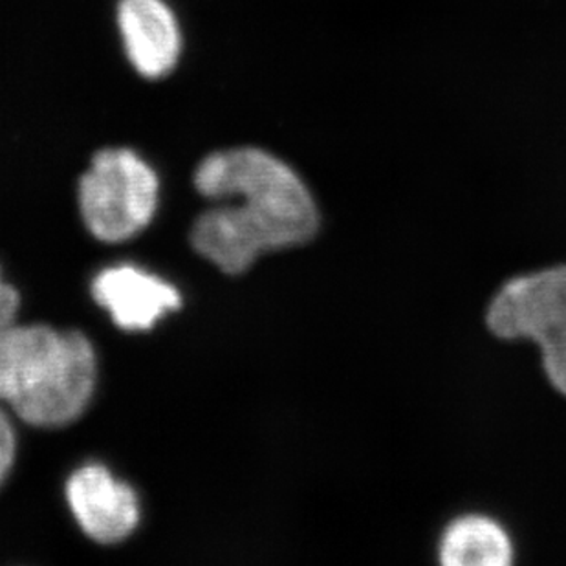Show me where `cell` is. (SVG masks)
<instances>
[{"mask_svg":"<svg viewBox=\"0 0 566 566\" xmlns=\"http://www.w3.org/2000/svg\"><path fill=\"white\" fill-rule=\"evenodd\" d=\"M15 431L11 426L10 418L0 409V486L4 484L10 475L13 462H15Z\"/></svg>","mask_w":566,"mask_h":566,"instance_id":"obj_9","label":"cell"},{"mask_svg":"<svg viewBox=\"0 0 566 566\" xmlns=\"http://www.w3.org/2000/svg\"><path fill=\"white\" fill-rule=\"evenodd\" d=\"M192 182L202 197L235 202L200 214L191 231L192 248L228 275L247 272L262 253L305 244L319 228L300 175L261 147L214 150Z\"/></svg>","mask_w":566,"mask_h":566,"instance_id":"obj_1","label":"cell"},{"mask_svg":"<svg viewBox=\"0 0 566 566\" xmlns=\"http://www.w3.org/2000/svg\"><path fill=\"white\" fill-rule=\"evenodd\" d=\"M488 326L503 339L537 343L546 375L566 395V266L512 279L493 300Z\"/></svg>","mask_w":566,"mask_h":566,"instance_id":"obj_4","label":"cell"},{"mask_svg":"<svg viewBox=\"0 0 566 566\" xmlns=\"http://www.w3.org/2000/svg\"><path fill=\"white\" fill-rule=\"evenodd\" d=\"M21 306V297L11 284L6 283L0 272V334L15 325L17 312Z\"/></svg>","mask_w":566,"mask_h":566,"instance_id":"obj_10","label":"cell"},{"mask_svg":"<svg viewBox=\"0 0 566 566\" xmlns=\"http://www.w3.org/2000/svg\"><path fill=\"white\" fill-rule=\"evenodd\" d=\"M81 217L97 241L118 244L138 235L155 219L160 178L155 167L128 147H107L92 156L77 186Z\"/></svg>","mask_w":566,"mask_h":566,"instance_id":"obj_3","label":"cell"},{"mask_svg":"<svg viewBox=\"0 0 566 566\" xmlns=\"http://www.w3.org/2000/svg\"><path fill=\"white\" fill-rule=\"evenodd\" d=\"M440 562L446 566H507L513 562L512 543L490 518H459L443 534Z\"/></svg>","mask_w":566,"mask_h":566,"instance_id":"obj_8","label":"cell"},{"mask_svg":"<svg viewBox=\"0 0 566 566\" xmlns=\"http://www.w3.org/2000/svg\"><path fill=\"white\" fill-rule=\"evenodd\" d=\"M97 359L77 331L11 325L0 334V400L35 428H63L86 411Z\"/></svg>","mask_w":566,"mask_h":566,"instance_id":"obj_2","label":"cell"},{"mask_svg":"<svg viewBox=\"0 0 566 566\" xmlns=\"http://www.w3.org/2000/svg\"><path fill=\"white\" fill-rule=\"evenodd\" d=\"M92 297L111 312L119 328L128 332L150 331L167 312L182 306V297L172 284L130 264L97 273L92 281Z\"/></svg>","mask_w":566,"mask_h":566,"instance_id":"obj_7","label":"cell"},{"mask_svg":"<svg viewBox=\"0 0 566 566\" xmlns=\"http://www.w3.org/2000/svg\"><path fill=\"white\" fill-rule=\"evenodd\" d=\"M116 27L125 57L139 77L164 80L177 70L182 27L167 0H118Z\"/></svg>","mask_w":566,"mask_h":566,"instance_id":"obj_5","label":"cell"},{"mask_svg":"<svg viewBox=\"0 0 566 566\" xmlns=\"http://www.w3.org/2000/svg\"><path fill=\"white\" fill-rule=\"evenodd\" d=\"M66 499L83 532L102 545L127 539L138 526L136 493L103 465L91 464L75 471L66 482Z\"/></svg>","mask_w":566,"mask_h":566,"instance_id":"obj_6","label":"cell"}]
</instances>
